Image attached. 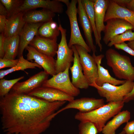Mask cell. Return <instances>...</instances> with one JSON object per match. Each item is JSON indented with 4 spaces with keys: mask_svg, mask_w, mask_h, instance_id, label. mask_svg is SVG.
I'll return each mask as SVG.
<instances>
[{
    "mask_svg": "<svg viewBox=\"0 0 134 134\" xmlns=\"http://www.w3.org/2000/svg\"><path fill=\"white\" fill-rule=\"evenodd\" d=\"M66 102H50L11 90L0 97L1 128L6 134H41Z\"/></svg>",
    "mask_w": 134,
    "mask_h": 134,
    "instance_id": "obj_1",
    "label": "cell"
},
{
    "mask_svg": "<svg viewBox=\"0 0 134 134\" xmlns=\"http://www.w3.org/2000/svg\"><path fill=\"white\" fill-rule=\"evenodd\" d=\"M123 101L108 102L107 104L93 111L87 113L78 112L75 119L80 122H88L93 124L98 133L102 132L106 122L111 118L121 111L123 108Z\"/></svg>",
    "mask_w": 134,
    "mask_h": 134,
    "instance_id": "obj_2",
    "label": "cell"
},
{
    "mask_svg": "<svg viewBox=\"0 0 134 134\" xmlns=\"http://www.w3.org/2000/svg\"><path fill=\"white\" fill-rule=\"evenodd\" d=\"M105 56L107 65L111 68L116 77L120 79L134 81V67L128 56L120 54L111 48L106 51Z\"/></svg>",
    "mask_w": 134,
    "mask_h": 134,
    "instance_id": "obj_3",
    "label": "cell"
},
{
    "mask_svg": "<svg viewBox=\"0 0 134 134\" xmlns=\"http://www.w3.org/2000/svg\"><path fill=\"white\" fill-rule=\"evenodd\" d=\"M89 86L97 89L99 95L105 98L107 102H116L123 101L124 97L131 92L134 86V81L126 80L124 84L119 86L106 83L101 86L97 85L95 82Z\"/></svg>",
    "mask_w": 134,
    "mask_h": 134,
    "instance_id": "obj_4",
    "label": "cell"
},
{
    "mask_svg": "<svg viewBox=\"0 0 134 134\" xmlns=\"http://www.w3.org/2000/svg\"><path fill=\"white\" fill-rule=\"evenodd\" d=\"M77 0H71L69 5L67 6L66 11L69 20L70 27V36L68 45L71 48L73 45H79L88 52H90L91 50L85 41L79 28L77 18Z\"/></svg>",
    "mask_w": 134,
    "mask_h": 134,
    "instance_id": "obj_5",
    "label": "cell"
},
{
    "mask_svg": "<svg viewBox=\"0 0 134 134\" xmlns=\"http://www.w3.org/2000/svg\"><path fill=\"white\" fill-rule=\"evenodd\" d=\"M59 27L61 34V39L58 44L57 52L55 67L56 74L64 71L68 66H70L74 58L73 50L69 47L67 43V30L62 27L61 24H59Z\"/></svg>",
    "mask_w": 134,
    "mask_h": 134,
    "instance_id": "obj_6",
    "label": "cell"
},
{
    "mask_svg": "<svg viewBox=\"0 0 134 134\" xmlns=\"http://www.w3.org/2000/svg\"><path fill=\"white\" fill-rule=\"evenodd\" d=\"M68 66L64 71L53 75L46 80L42 86L53 88L74 97L78 96L80 93L79 89L75 87L71 82Z\"/></svg>",
    "mask_w": 134,
    "mask_h": 134,
    "instance_id": "obj_7",
    "label": "cell"
},
{
    "mask_svg": "<svg viewBox=\"0 0 134 134\" xmlns=\"http://www.w3.org/2000/svg\"><path fill=\"white\" fill-rule=\"evenodd\" d=\"M78 52L83 74L89 85L95 82L98 78L97 66L92 56L82 46L74 45Z\"/></svg>",
    "mask_w": 134,
    "mask_h": 134,
    "instance_id": "obj_8",
    "label": "cell"
},
{
    "mask_svg": "<svg viewBox=\"0 0 134 134\" xmlns=\"http://www.w3.org/2000/svg\"><path fill=\"white\" fill-rule=\"evenodd\" d=\"M38 8L47 9L55 13L61 14L64 11L63 5L59 0H24L13 15Z\"/></svg>",
    "mask_w": 134,
    "mask_h": 134,
    "instance_id": "obj_9",
    "label": "cell"
},
{
    "mask_svg": "<svg viewBox=\"0 0 134 134\" xmlns=\"http://www.w3.org/2000/svg\"><path fill=\"white\" fill-rule=\"evenodd\" d=\"M103 31L104 35L103 40L107 45L111 40L114 36L122 34L129 30H134L133 26L127 21L118 18L109 19Z\"/></svg>",
    "mask_w": 134,
    "mask_h": 134,
    "instance_id": "obj_10",
    "label": "cell"
},
{
    "mask_svg": "<svg viewBox=\"0 0 134 134\" xmlns=\"http://www.w3.org/2000/svg\"><path fill=\"white\" fill-rule=\"evenodd\" d=\"M105 105L103 99L84 97L74 99L69 102L63 107L57 111L58 114L67 109H74L78 110L79 112L87 113L97 109Z\"/></svg>",
    "mask_w": 134,
    "mask_h": 134,
    "instance_id": "obj_11",
    "label": "cell"
},
{
    "mask_svg": "<svg viewBox=\"0 0 134 134\" xmlns=\"http://www.w3.org/2000/svg\"><path fill=\"white\" fill-rule=\"evenodd\" d=\"M26 49L28 52L27 55V60H34L35 62L42 68L49 75L52 76L56 74V60L53 57L42 53L30 45Z\"/></svg>",
    "mask_w": 134,
    "mask_h": 134,
    "instance_id": "obj_12",
    "label": "cell"
},
{
    "mask_svg": "<svg viewBox=\"0 0 134 134\" xmlns=\"http://www.w3.org/2000/svg\"><path fill=\"white\" fill-rule=\"evenodd\" d=\"M27 94L50 102L57 101L70 102L74 99V97L58 90L42 86Z\"/></svg>",
    "mask_w": 134,
    "mask_h": 134,
    "instance_id": "obj_13",
    "label": "cell"
},
{
    "mask_svg": "<svg viewBox=\"0 0 134 134\" xmlns=\"http://www.w3.org/2000/svg\"><path fill=\"white\" fill-rule=\"evenodd\" d=\"M49 75L45 71H41L21 82H17L13 87L12 90L18 94H28L41 86L48 79Z\"/></svg>",
    "mask_w": 134,
    "mask_h": 134,
    "instance_id": "obj_14",
    "label": "cell"
},
{
    "mask_svg": "<svg viewBox=\"0 0 134 134\" xmlns=\"http://www.w3.org/2000/svg\"><path fill=\"white\" fill-rule=\"evenodd\" d=\"M71 48L73 52L74 57L73 65L69 68L71 74V83L78 89H87L89 84L83 73L78 52L74 45Z\"/></svg>",
    "mask_w": 134,
    "mask_h": 134,
    "instance_id": "obj_15",
    "label": "cell"
},
{
    "mask_svg": "<svg viewBox=\"0 0 134 134\" xmlns=\"http://www.w3.org/2000/svg\"><path fill=\"white\" fill-rule=\"evenodd\" d=\"M113 18L124 20L131 24L134 28V11L119 6L113 0H109L104 22Z\"/></svg>",
    "mask_w": 134,
    "mask_h": 134,
    "instance_id": "obj_16",
    "label": "cell"
},
{
    "mask_svg": "<svg viewBox=\"0 0 134 134\" xmlns=\"http://www.w3.org/2000/svg\"><path fill=\"white\" fill-rule=\"evenodd\" d=\"M43 23L25 24L19 34L20 38L18 55L19 58L23 56L25 49L29 45L35 37L38 35V29Z\"/></svg>",
    "mask_w": 134,
    "mask_h": 134,
    "instance_id": "obj_17",
    "label": "cell"
},
{
    "mask_svg": "<svg viewBox=\"0 0 134 134\" xmlns=\"http://www.w3.org/2000/svg\"><path fill=\"white\" fill-rule=\"evenodd\" d=\"M77 13L78 15V20L82 28L88 45L93 53H95L96 47L94 43L92 34L93 30L85 10L82 5L81 0H77Z\"/></svg>",
    "mask_w": 134,
    "mask_h": 134,
    "instance_id": "obj_18",
    "label": "cell"
},
{
    "mask_svg": "<svg viewBox=\"0 0 134 134\" xmlns=\"http://www.w3.org/2000/svg\"><path fill=\"white\" fill-rule=\"evenodd\" d=\"M92 56L94 58L98 68V78L95 82L98 86H101L104 83H108L115 86L122 85L126 81L125 80H119L113 78L109 74L108 70L101 65L102 59L104 55L101 54L96 56L95 53H93Z\"/></svg>",
    "mask_w": 134,
    "mask_h": 134,
    "instance_id": "obj_19",
    "label": "cell"
},
{
    "mask_svg": "<svg viewBox=\"0 0 134 134\" xmlns=\"http://www.w3.org/2000/svg\"><path fill=\"white\" fill-rule=\"evenodd\" d=\"M57 41L35 36L29 44L39 52L53 57L57 54L58 48Z\"/></svg>",
    "mask_w": 134,
    "mask_h": 134,
    "instance_id": "obj_20",
    "label": "cell"
},
{
    "mask_svg": "<svg viewBox=\"0 0 134 134\" xmlns=\"http://www.w3.org/2000/svg\"><path fill=\"white\" fill-rule=\"evenodd\" d=\"M23 12L18 13L6 18L4 35L6 38L19 35L25 24Z\"/></svg>",
    "mask_w": 134,
    "mask_h": 134,
    "instance_id": "obj_21",
    "label": "cell"
},
{
    "mask_svg": "<svg viewBox=\"0 0 134 134\" xmlns=\"http://www.w3.org/2000/svg\"><path fill=\"white\" fill-rule=\"evenodd\" d=\"M94 4L95 23L97 32L100 39L101 33L105 28L104 19L107 9L109 0H92Z\"/></svg>",
    "mask_w": 134,
    "mask_h": 134,
    "instance_id": "obj_22",
    "label": "cell"
},
{
    "mask_svg": "<svg viewBox=\"0 0 134 134\" xmlns=\"http://www.w3.org/2000/svg\"><path fill=\"white\" fill-rule=\"evenodd\" d=\"M24 12L23 16L25 23H45L53 20L55 13L46 9L29 10Z\"/></svg>",
    "mask_w": 134,
    "mask_h": 134,
    "instance_id": "obj_23",
    "label": "cell"
},
{
    "mask_svg": "<svg viewBox=\"0 0 134 134\" xmlns=\"http://www.w3.org/2000/svg\"><path fill=\"white\" fill-rule=\"evenodd\" d=\"M130 118V112L128 110L120 111L105 125L101 132L103 134H115L116 130L122 124L129 122Z\"/></svg>",
    "mask_w": 134,
    "mask_h": 134,
    "instance_id": "obj_24",
    "label": "cell"
},
{
    "mask_svg": "<svg viewBox=\"0 0 134 134\" xmlns=\"http://www.w3.org/2000/svg\"><path fill=\"white\" fill-rule=\"evenodd\" d=\"M81 1L92 26L96 44L98 46L100 51L101 52L102 45L97 30L93 2L91 0H81Z\"/></svg>",
    "mask_w": 134,
    "mask_h": 134,
    "instance_id": "obj_25",
    "label": "cell"
},
{
    "mask_svg": "<svg viewBox=\"0 0 134 134\" xmlns=\"http://www.w3.org/2000/svg\"><path fill=\"white\" fill-rule=\"evenodd\" d=\"M60 32L57 23L53 20L43 23L38 29V35L42 37L57 41Z\"/></svg>",
    "mask_w": 134,
    "mask_h": 134,
    "instance_id": "obj_26",
    "label": "cell"
},
{
    "mask_svg": "<svg viewBox=\"0 0 134 134\" xmlns=\"http://www.w3.org/2000/svg\"><path fill=\"white\" fill-rule=\"evenodd\" d=\"M20 43L19 35L6 38L4 44L5 55L3 58L15 59L18 55Z\"/></svg>",
    "mask_w": 134,
    "mask_h": 134,
    "instance_id": "obj_27",
    "label": "cell"
},
{
    "mask_svg": "<svg viewBox=\"0 0 134 134\" xmlns=\"http://www.w3.org/2000/svg\"><path fill=\"white\" fill-rule=\"evenodd\" d=\"M19 61L17 64L14 67L6 70L0 71V79H1L6 75L16 71L21 70L24 71L28 68H36L37 67L39 69L42 67L35 62H32L25 59L23 56L19 58Z\"/></svg>",
    "mask_w": 134,
    "mask_h": 134,
    "instance_id": "obj_28",
    "label": "cell"
},
{
    "mask_svg": "<svg viewBox=\"0 0 134 134\" xmlns=\"http://www.w3.org/2000/svg\"><path fill=\"white\" fill-rule=\"evenodd\" d=\"M134 40V32H133L132 30H129L113 38L107 46L111 47L115 44H120L126 41L130 42Z\"/></svg>",
    "mask_w": 134,
    "mask_h": 134,
    "instance_id": "obj_29",
    "label": "cell"
},
{
    "mask_svg": "<svg viewBox=\"0 0 134 134\" xmlns=\"http://www.w3.org/2000/svg\"><path fill=\"white\" fill-rule=\"evenodd\" d=\"M24 76L14 79L7 80L3 78L0 80V96L2 97L8 94L14 86L19 81L23 79Z\"/></svg>",
    "mask_w": 134,
    "mask_h": 134,
    "instance_id": "obj_30",
    "label": "cell"
},
{
    "mask_svg": "<svg viewBox=\"0 0 134 134\" xmlns=\"http://www.w3.org/2000/svg\"><path fill=\"white\" fill-rule=\"evenodd\" d=\"M23 0H0L1 2L6 8L9 18L14 14L15 12L21 6Z\"/></svg>",
    "mask_w": 134,
    "mask_h": 134,
    "instance_id": "obj_31",
    "label": "cell"
},
{
    "mask_svg": "<svg viewBox=\"0 0 134 134\" xmlns=\"http://www.w3.org/2000/svg\"><path fill=\"white\" fill-rule=\"evenodd\" d=\"M79 134H97L98 130L94 124L88 122H80L78 125Z\"/></svg>",
    "mask_w": 134,
    "mask_h": 134,
    "instance_id": "obj_32",
    "label": "cell"
},
{
    "mask_svg": "<svg viewBox=\"0 0 134 134\" xmlns=\"http://www.w3.org/2000/svg\"><path fill=\"white\" fill-rule=\"evenodd\" d=\"M19 59H10L0 58V69L4 68L12 67L18 63Z\"/></svg>",
    "mask_w": 134,
    "mask_h": 134,
    "instance_id": "obj_33",
    "label": "cell"
},
{
    "mask_svg": "<svg viewBox=\"0 0 134 134\" xmlns=\"http://www.w3.org/2000/svg\"><path fill=\"white\" fill-rule=\"evenodd\" d=\"M115 48L119 49L121 50L130 55L134 56V50L130 47L127 44L123 42L119 44H116L114 45Z\"/></svg>",
    "mask_w": 134,
    "mask_h": 134,
    "instance_id": "obj_34",
    "label": "cell"
},
{
    "mask_svg": "<svg viewBox=\"0 0 134 134\" xmlns=\"http://www.w3.org/2000/svg\"><path fill=\"white\" fill-rule=\"evenodd\" d=\"M123 130L125 134H134V120L127 123Z\"/></svg>",
    "mask_w": 134,
    "mask_h": 134,
    "instance_id": "obj_35",
    "label": "cell"
},
{
    "mask_svg": "<svg viewBox=\"0 0 134 134\" xmlns=\"http://www.w3.org/2000/svg\"><path fill=\"white\" fill-rule=\"evenodd\" d=\"M5 38L4 33H1L0 34V58H3L5 55L4 44Z\"/></svg>",
    "mask_w": 134,
    "mask_h": 134,
    "instance_id": "obj_36",
    "label": "cell"
},
{
    "mask_svg": "<svg viewBox=\"0 0 134 134\" xmlns=\"http://www.w3.org/2000/svg\"><path fill=\"white\" fill-rule=\"evenodd\" d=\"M6 17L5 16L0 15V32L4 33L6 26Z\"/></svg>",
    "mask_w": 134,
    "mask_h": 134,
    "instance_id": "obj_37",
    "label": "cell"
},
{
    "mask_svg": "<svg viewBox=\"0 0 134 134\" xmlns=\"http://www.w3.org/2000/svg\"><path fill=\"white\" fill-rule=\"evenodd\" d=\"M134 86L131 92L125 96L124 98L123 101L124 102L127 103L134 100Z\"/></svg>",
    "mask_w": 134,
    "mask_h": 134,
    "instance_id": "obj_38",
    "label": "cell"
},
{
    "mask_svg": "<svg viewBox=\"0 0 134 134\" xmlns=\"http://www.w3.org/2000/svg\"><path fill=\"white\" fill-rule=\"evenodd\" d=\"M0 15L5 16L7 18L8 17L7 11L4 5L0 2Z\"/></svg>",
    "mask_w": 134,
    "mask_h": 134,
    "instance_id": "obj_39",
    "label": "cell"
},
{
    "mask_svg": "<svg viewBox=\"0 0 134 134\" xmlns=\"http://www.w3.org/2000/svg\"><path fill=\"white\" fill-rule=\"evenodd\" d=\"M113 1L119 6L126 7L127 5L130 0H113Z\"/></svg>",
    "mask_w": 134,
    "mask_h": 134,
    "instance_id": "obj_40",
    "label": "cell"
},
{
    "mask_svg": "<svg viewBox=\"0 0 134 134\" xmlns=\"http://www.w3.org/2000/svg\"><path fill=\"white\" fill-rule=\"evenodd\" d=\"M126 8L129 10L134 11V0H130Z\"/></svg>",
    "mask_w": 134,
    "mask_h": 134,
    "instance_id": "obj_41",
    "label": "cell"
},
{
    "mask_svg": "<svg viewBox=\"0 0 134 134\" xmlns=\"http://www.w3.org/2000/svg\"><path fill=\"white\" fill-rule=\"evenodd\" d=\"M127 44L130 47L134 50V40L129 42Z\"/></svg>",
    "mask_w": 134,
    "mask_h": 134,
    "instance_id": "obj_42",
    "label": "cell"
},
{
    "mask_svg": "<svg viewBox=\"0 0 134 134\" xmlns=\"http://www.w3.org/2000/svg\"><path fill=\"white\" fill-rule=\"evenodd\" d=\"M59 1L61 2L64 3L67 6H68L70 3V2L68 0H59Z\"/></svg>",
    "mask_w": 134,
    "mask_h": 134,
    "instance_id": "obj_43",
    "label": "cell"
},
{
    "mask_svg": "<svg viewBox=\"0 0 134 134\" xmlns=\"http://www.w3.org/2000/svg\"><path fill=\"white\" fill-rule=\"evenodd\" d=\"M125 134V131L123 130L121 132L118 134Z\"/></svg>",
    "mask_w": 134,
    "mask_h": 134,
    "instance_id": "obj_44",
    "label": "cell"
},
{
    "mask_svg": "<svg viewBox=\"0 0 134 134\" xmlns=\"http://www.w3.org/2000/svg\"></svg>",
    "mask_w": 134,
    "mask_h": 134,
    "instance_id": "obj_45",
    "label": "cell"
},
{
    "mask_svg": "<svg viewBox=\"0 0 134 134\" xmlns=\"http://www.w3.org/2000/svg\"></svg>",
    "mask_w": 134,
    "mask_h": 134,
    "instance_id": "obj_46",
    "label": "cell"
}]
</instances>
